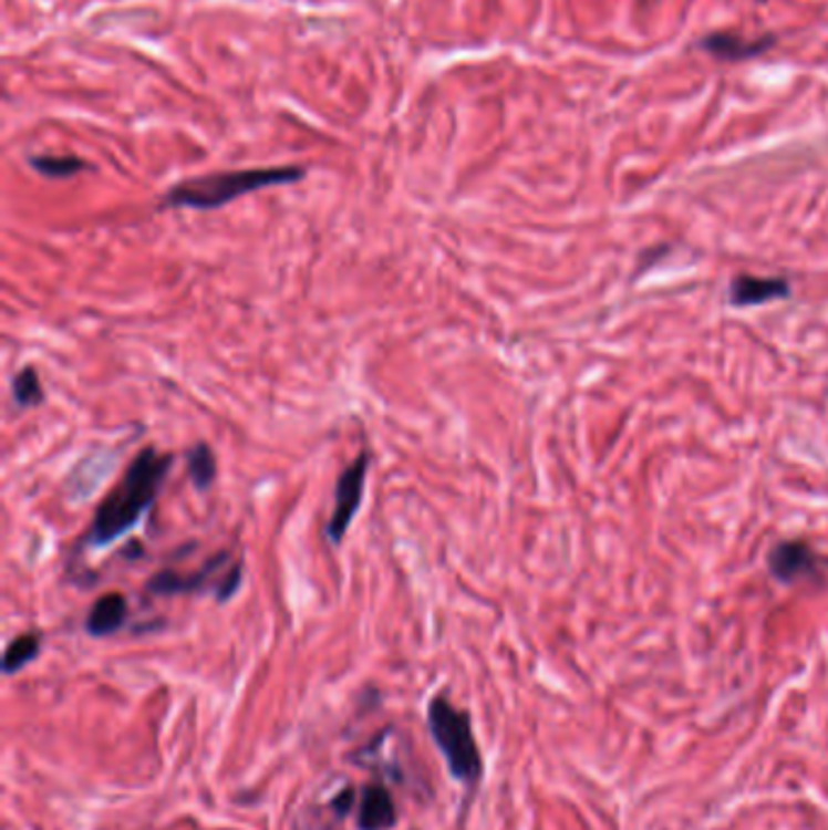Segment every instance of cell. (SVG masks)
I'll return each mask as SVG.
<instances>
[{
  "instance_id": "obj_1",
  "label": "cell",
  "mask_w": 828,
  "mask_h": 830,
  "mask_svg": "<svg viewBox=\"0 0 828 830\" xmlns=\"http://www.w3.org/2000/svg\"><path fill=\"white\" fill-rule=\"evenodd\" d=\"M173 467V455L146 447L132 459L117 486L100 500L93 522L87 527L81 547L103 549L132 532L144 515L154 508L161 486Z\"/></svg>"
},
{
  "instance_id": "obj_2",
  "label": "cell",
  "mask_w": 828,
  "mask_h": 830,
  "mask_svg": "<svg viewBox=\"0 0 828 830\" xmlns=\"http://www.w3.org/2000/svg\"><path fill=\"white\" fill-rule=\"evenodd\" d=\"M307 170L299 166H280V168H244V170H221L199 175V178H187L173 185L163 197V207L175 209H219L234 199L266 190L275 185H290L304 178Z\"/></svg>"
},
{
  "instance_id": "obj_3",
  "label": "cell",
  "mask_w": 828,
  "mask_h": 830,
  "mask_svg": "<svg viewBox=\"0 0 828 830\" xmlns=\"http://www.w3.org/2000/svg\"><path fill=\"white\" fill-rule=\"evenodd\" d=\"M428 728L449 767V775L467 787L479 782L484 762L469 712L457 709L445 695H437L428 704Z\"/></svg>"
},
{
  "instance_id": "obj_4",
  "label": "cell",
  "mask_w": 828,
  "mask_h": 830,
  "mask_svg": "<svg viewBox=\"0 0 828 830\" xmlns=\"http://www.w3.org/2000/svg\"><path fill=\"white\" fill-rule=\"evenodd\" d=\"M231 561L229 551H221L217 557H211L203 569L193 573H178V571H161L154 578H148L146 590L151 595L170 598V595H195V593H215L219 602L231 600L234 593L241 585V566H229Z\"/></svg>"
},
{
  "instance_id": "obj_5",
  "label": "cell",
  "mask_w": 828,
  "mask_h": 830,
  "mask_svg": "<svg viewBox=\"0 0 828 830\" xmlns=\"http://www.w3.org/2000/svg\"><path fill=\"white\" fill-rule=\"evenodd\" d=\"M368 464H370V455L368 452H362V455L350 464V467L343 469L341 479H338L335 484L333 512H331L329 525H325V537H329V542L333 544L343 542L345 532L355 520V512L362 506V494H365V481H368Z\"/></svg>"
},
{
  "instance_id": "obj_6",
  "label": "cell",
  "mask_w": 828,
  "mask_h": 830,
  "mask_svg": "<svg viewBox=\"0 0 828 830\" xmlns=\"http://www.w3.org/2000/svg\"><path fill=\"white\" fill-rule=\"evenodd\" d=\"M817 553H814L811 547L805 542H785L780 547H775V551L770 553V571L773 575L780 578V581L793 583L799 581V578L817 573Z\"/></svg>"
},
{
  "instance_id": "obj_7",
  "label": "cell",
  "mask_w": 828,
  "mask_h": 830,
  "mask_svg": "<svg viewBox=\"0 0 828 830\" xmlns=\"http://www.w3.org/2000/svg\"><path fill=\"white\" fill-rule=\"evenodd\" d=\"M127 618H130L127 598H124L122 593H105L93 602L91 612H87L85 632L95 639L112 636L120 632L124 622H127Z\"/></svg>"
},
{
  "instance_id": "obj_8",
  "label": "cell",
  "mask_w": 828,
  "mask_h": 830,
  "mask_svg": "<svg viewBox=\"0 0 828 830\" xmlns=\"http://www.w3.org/2000/svg\"><path fill=\"white\" fill-rule=\"evenodd\" d=\"M396 826V803L382 785H370L362 789L358 803V828L360 830H389Z\"/></svg>"
},
{
  "instance_id": "obj_9",
  "label": "cell",
  "mask_w": 828,
  "mask_h": 830,
  "mask_svg": "<svg viewBox=\"0 0 828 830\" xmlns=\"http://www.w3.org/2000/svg\"><path fill=\"white\" fill-rule=\"evenodd\" d=\"M789 294V284L777 280V277H738V280L732 284V301L736 307H756L765 304V301L773 299H783Z\"/></svg>"
},
{
  "instance_id": "obj_10",
  "label": "cell",
  "mask_w": 828,
  "mask_h": 830,
  "mask_svg": "<svg viewBox=\"0 0 828 830\" xmlns=\"http://www.w3.org/2000/svg\"><path fill=\"white\" fill-rule=\"evenodd\" d=\"M40 651H42V634L28 632V634L15 636L3 653V673L6 675L20 673L24 665H30L37 656H40Z\"/></svg>"
},
{
  "instance_id": "obj_11",
  "label": "cell",
  "mask_w": 828,
  "mask_h": 830,
  "mask_svg": "<svg viewBox=\"0 0 828 830\" xmlns=\"http://www.w3.org/2000/svg\"><path fill=\"white\" fill-rule=\"evenodd\" d=\"M185 461H187V474H190L193 486L199 490V494H205V490H209V486L217 479L215 452H211L205 443H197L190 452H187Z\"/></svg>"
},
{
  "instance_id": "obj_12",
  "label": "cell",
  "mask_w": 828,
  "mask_h": 830,
  "mask_svg": "<svg viewBox=\"0 0 828 830\" xmlns=\"http://www.w3.org/2000/svg\"><path fill=\"white\" fill-rule=\"evenodd\" d=\"M30 166L40 175H44V178H52V180L73 178V175H79L81 170L87 168L85 160L75 156H32Z\"/></svg>"
},
{
  "instance_id": "obj_13",
  "label": "cell",
  "mask_w": 828,
  "mask_h": 830,
  "mask_svg": "<svg viewBox=\"0 0 828 830\" xmlns=\"http://www.w3.org/2000/svg\"><path fill=\"white\" fill-rule=\"evenodd\" d=\"M12 401L20 408H32V406H40L44 401V388H42V382L40 376H37V372L32 367H24L22 372H18L15 376H12Z\"/></svg>"
},
{
  "instance_id": "obj_14",
  "label": "cell",
  "mask_w": 828,
  "mask_h": 830,
  "mask_svg": "<svg viewBox=\"0 0 828 830\" xmlns=\"http://www.w3.org/2000/svg\"><path fill=\"white\" fill-rule=\"evenodd\" d=\"M763 44L758 46H751L748 42H738L736 37H714V40L707 42V49H712L714 54H720L724 59H738V56H746V54H753L756 49H760Z\"/></svg>"
},
{
  "instance_id": "obj_15",
  "label": "cell",
  "mask_w": 828,
  "mask_h": 830,
  "mask_svg": "<svg viewBox=\"0 0 828 830\" xmlns=\"http://www.w3.org/2000/svg\"><path fill=\"white\" fill-rule=\"evenodd\" d=\"M353 803H355V789H353V787H348V789H343L341 795H338V797L331 801V809L343 819V816H348L350 809H353Z\"/></svg>"
}]
</instances>
